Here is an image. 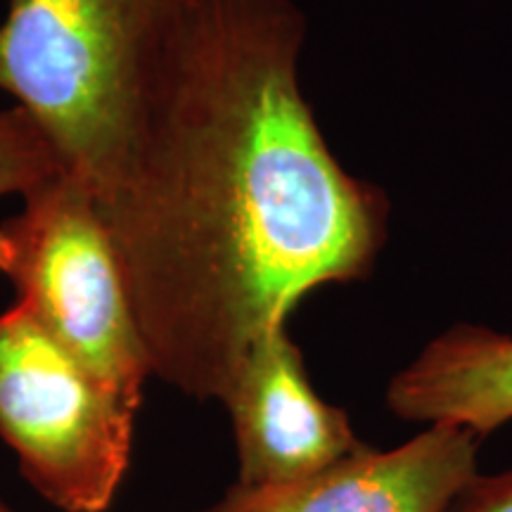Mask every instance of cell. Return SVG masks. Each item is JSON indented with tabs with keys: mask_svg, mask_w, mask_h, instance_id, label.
Masks as SVG:
<instances>
[{
	"mask_svg": "<svg viewBox=\"0 0 512 512\" xmlns=\"http://www.w3.org/2000/svg\"><path fill=\"white\" fill-rule=\"evenodd\" d=\"M292 0H192L98 202L152 377L226 399L311 292L363 280L380 188L344 171L299 83Z\"/></svg>",
	"mask_w": 512,
	"mask_h": 512,
	"instance_id": "6da1fadb",
	"label": "cell"
},
{
	"mask_svg": "<svg viewBox=\"0 0 512 512\" xmlns=\"http://www.w3.org/2000/svg\"><path fill=\"white\" fill-rule=\"evenodd\" d=\"M190 3L10 0L0 22V91L36 121L95 202L117 181Z\"/></svg>",
	"mask_w": 512,
	"mask_h": 512,
	"instance_id": "7a4b0ae2",
	"label": "cell"
},
{
	"mask_svg": "<svg viewBox=\"0 0 512 512\" xmlns=\"http://www.w3.org/2000/svg\"><path fill=\"white\" fill-rule=\"evenodd\" d=\"M22 200L0 223V273L17 302L138 413L152 370L93 192L60 171Z\"/></svg>",
	"mask_w": 512,
	"mask_h": 512,
	"instance_id": "3957f363",
	"label": "cell"
},
{
	"mask_svg": "<svg viewBox=\"0 0 512 512\" xmlns=\"http://www.w3.org/2000/svg\"><path fill=\"white\" fill-rule=\"evenodd\" d=\"M136 411L15 302L0 313V439L62 512H107L131 465Z\"/></svg>",
	"mask_w": 512,
	"mask_h": 512,
	"instance_id": "277c9868",
	"label": "cell"
},
{
	"mask_svg": "<svg viewBox=\"0 0 512 512\" xmlns=\"http://www.w3.org/2000/svg\"><path fill=\"white\" fill-rule=\"evenodd\" d=\"M479 441L456 422H430L401 446H361L299 482L233 484L204 512H448L479 475Z\"/></svg>",
	"mask_w": 512,
	"mask_h": 512,
	"instance_id": "5b68a950",
	"label": "cell"
},
{
	"mask_svg": "<svg viewBox=\"0 0 512 512\" xmlns=\"http://www.w3.org/2000/svg\"><path fill=\"white\" fill-rule=\"evenodd\" d=\"M223 406L233 422L238 484L245 486L299 482L366 446L347 411L313 389L287 328L249 351Z\"/></svg>",
	"mask_w": 512,
	"mask_h": 512,
	"instance_id": "8992f818",
	"label": "cell"
},
{
	"mask_svg": "<svg viewBox=\"0 0 512 512\" xmlns=\"http://www.w3.org/2000/svg\"><path fill=\"white\" fill-rule=\"evenodd\" d=\"M387 406L401 420L456 422L479 437L512 420V337L456 325L392 377Z\"/></svg>",
	"mask_w": 512,
	"mask_h": 512,
	"instance_id": "52a82bcc",
	"label": "cell"
},
{
	"mask_svg": "<svg viewBox=\"0 0 512 512\" xmlns=\"http://www.w3.org/2000/svg\"><path fill=\"white\" fill-rule=\"evenodd\" d=\"M64 171L60 155L27 112L0 110V197L27 195Z\"/></svg>",
	"mask_w": 512,
	"mask_h": 512,
	"instance_id": "ba28073f",
	"label": "cell"
},
{
	"mask_svg": "<svg viewBox=\"0 0 512 512\" xmlns=\"http://www.w3.org/2000/svg\"><path fill=\"white\" fill-rule=\"evenodd\" d=\"M448 512H512V470L479 472Z\"/></svg>",
	"mask_w": 512,
	"mask_h": 512,
	"instance_id": "9c48e42d",
	"label": "cell"
},
{
	"mask_svg": "<svg viewBox=\"0 0 512 512\" xmlns=\"http://www.w3.org/2000/svg\"><path fill=\"white\" fill-rule=\"evenodd\" d=\"M0 512H15V510H12V508H10V505H8V503H5V501H3V498H0Z\"/></svg>",
	"mask_w": 512,
	"mask_h": 512,
	"instance_id": "30bf717a",
	"label": "cell"
}]
</instances>
